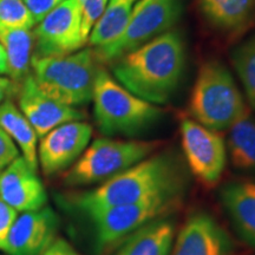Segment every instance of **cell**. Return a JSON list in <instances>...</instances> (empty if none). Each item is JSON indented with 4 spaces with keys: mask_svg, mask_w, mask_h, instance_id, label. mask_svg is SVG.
Wrapping results in <instances>:
<instances>
[{
    "mask_svg": "<svg viewBox=\"0 0 255 255\" xmlns=\"http://www.w3.org/2000/svg\"><path fill=\"white\" fill-rule=\"evenodd\" d=\"M19 156V149L12 138L0 128V170L5 169Z\"/></svg>",
    "mask_w": 255,
    "mask_h": 255,
    "instance_id": "28",
    "label": "cell"
},
{
    "mask_svg": "<svg viewBox=\"0 0 255 255\" xmlns=\"http://www.w3.org/2000/svg\"><path fill=\"white\" fill-rule=\"evenodd\" d=\"M18 216V212L0 199V250L4 251L8 233Z\"/></svg>",
    "mask_w": 255,
    "mask_h": 255,
    "instance_id": "26",
    "label": "cell"
},
{
    "mask_svg": "<svg viewBox=\"0 0 255 255\" xmlns=\"http://www.w3.org/2000/svg\"><path fill=\"white\" fill-rule=\"evenodd\" d=\"M59 219L50 207L21 213L8 233L4 252L8 255H41L56 240Z\"/></svg>",
    "mask_w": 255,
    "mask_h": 255,
    "instance_id": "13",
    "label": "cell"
},
{
    "mask_svg": "<svg viewBox=\"0 0 255 255\" xmlns=\"http://www.w3.org/2000/svg\"><path fill=\"white\" fill-rule=\"evenodd\" d=\"M98 59L92 49L65 56H32L33 78L40 91L68 107H82L92 101Z\"/></svg>",
    "mask_w": 255,
    "mask_h": 255,
    "instance_id": "4",
    "label": "cell"
},
{
    "mask_svg": "<svg viewBox=\"0 0 255 255\" xmlns=\"http://www.w3.org/2000/svg\"><path fill=\"white\" fill-rule=\"evenodd\" d=\"M14 90V82L12 79L0 76V104L8 100V97L13 94Z\"/></svg>",
    "mask_w": 255,
    "mask_h": 255,
    "instance_id": "30",
    "label": "cell"
},
{
    "mask_svg": "<svg viewBox=\"0 0 255 255\" xmlns=\"http://www.w3.org/2000/svg\"><path fill=\"white\" fill-rule=\"evenodd\" d=\"M171 218H159L138 229L121 242L114 255H170L176 235Z\"/></svg>",
    "mask_w": 255,
    "mask_h": 255,
    "instance_id": "17",
    "label": "cell"
},
{
    "mask_svg": "<svg viewBox=\"0 0 255 255\" xmlns=\"http://www.w3.org/2000/svg\"><path fill=\"white\" fill-rule=\"evenodd\" d=\"M227 155L237 170L255 174V119L247 109L228 128Z\"/></svg>",
    "mask_w": 255,
    "mask_h": 255,
    "instance_id": "19",
    "label": "cell"
},
{
    "mask_svg": "<svg viewBox=\"0 0 255 255\" xmlns=\"http://www.w3.org/2000/svg\"><path fill=\"white\" fill-rule=\"evenodd\" d=\"M92 127L82 121L60 124L41 137L38 163L46 176H53L71 167L88 148Z\"/></svg>",
    "mask_w": 255,
    "mask_h": 255,
    "instance_id": "11",
    "label": "cell"
},
{
    "mask_svg": "<svg viewBox=\"0 0 255 255\" xmlns=\"http://www.w3.org/2000/svg\"><path fill=\"white\" fill-rule=\"evenodd\" d=\"M157 148L158 143L152 141L97 138L64 174L63 182L68 187L102 184L154 154Z\"/></svg>",
    "mask_w": 255,
    "mask_h": 255,
    "instance_id": "7",
    "label": "cell"
},
{
    "mask_svg": "<svg viewBox=\"0 0 255 255\" xmlns=\"http://www.w3.org/2000/svg\"><path fill=\"white\" fill-rule=\"evenodd\" d=\"M92 102L96 126L108 137L138 135L163 115L161 108L133 95L102 68L95 79Z\"/></svg>",
    "mask_w": 255,
    "mask_h": 255,
    "instance_id": "3",
    "label": "cell"
},
{
    "mask_svg": "<svg viewBox=\"0 0 255 255\" xmlns=\"http://www.w3.org/2000/svg\"><path fill=\"white\" fill-rule=\"evenodd\" d=\"M138 0H109L107 8L95 27L88 43L100 49L114 41L122 33Z\"/></svg>",
    "mask_w": 255,
    "mask_h": 255,
    "instance_id": "22",
    "label": "cell"
},
{
    "mask_svg": "<svg viewBox=\"0 0 255 255\" xmlns=\"http://www.w3.org/2000/svg\"><path fill=\"white\" fill-rule=\"evenodd\" d=\"M0 199L17 212H32L45 207L47 194L37 170L23 156L0 173Z\"/></svg>",
    "mask_w": 255,
    "mask_h": 255,
    "instance_id": "15",
    "label": "cell"
},
{
    "mask_svg": "<svg viewBox=\"0 0 255 255\" xmlns=\"http://www.w3.org/2000/svg\"><path fill=\"white\" fill-rule=\"evenodd\" d=\"M0 25L32 30L36 23L24 0H0Z\"/></svg>",
    "mask_w": 255,
    "mask_h": 255,
    "instance_id": "24",
    "label": "cell"
},
{
    "mask_svg": "<svg viewBox=\"0 0 255 255\" xmlns=\"http://www.w3.org/2000/svg\"><path fill=\"white\" fill-rule=\"evenodd\" d=\"M37 57L65 56L87 45L82 37L78 0H65L37 24L33 31Z\"/></svg>",
    "mask_w": 255,
    "mask_h": 255,
    "instance_id": "10",
    "label": "cell"
},
{
    "mask_svg": "<svg viewBox=\"0 0 255 255\" xmlns=\"http://www.w3.org/2000/svg\"><path fill=\"white\" fill-rule=\"evenodd\" d=\"M0 128L19 146L30 167L38 170V135L20 109L9 100L0 104Z\"/></svg>",
    "mask_w": 255,
    "mask_h": 255,
    "instance_id": "20",
    "label": "cell"
},
{
    "mask_svg": "<svg viewBox=\"0 0 255 255\" xmlns=\"http://www.w3.org/2000/svg\"><path fill=\"white\" fill-rule=\"evenodd\" d=\"M181 142L190 173L203 186H216L227 163V146L223 137L194 120H183Z\"/></svg>",
    "mask_w": 255,
    "mask_h": 255,
    "instance_id": "9",
    "label": "cell"
},
{
    "mask_svg": "<svg viewBox=\"0 0 255 255\" xmlns=\"http://www.w3.org/2000/svg\"><path fill=\"white\" fill-rule=\"evenodd\" d=\"M19 109L40 138L60 124L84 119V115L78 109L64 105L43 94L31 73L21 82Z\"/></svg>",
    "mask_w": 255,
    "mask_h": 255,
    "instance_id": "14",
    "label": "cell"
},
{
    "mask_svg": "<svg viewBox=\"0 0 255 255\" xmlns=\"http://www.w3.org/2000/svg\"><path fill=\"white\" fill-rule=\"evenodd\" d=\"M186 167L173 151L151 154L95 189L64 196L70 208L88 215L110 207L130 205L171 190H186Z\"/></svg>",
    "mask_w": 255,
    "mask_h": 255,
    "instance_id": "1",
    "label": "cell"
},
{
    "mask_svg": "<svg viewBox=\"0 0 255 255\" xmlns=\"http://www.w3.org/2000/svg\"><path fill=\"white\" fill-rule=\"evenodd\" d=\"M41 255H81L69 242L63 239H56Z\"/></svg>",
    "mask_w": 255,
    "mask_h": 255,
    "instance_id": "29",
    "label": "cell"
},
{
    "mask_svg": "<svg viewBox=\"0 0 255 255\" xmlns=\"http://www.w3.org/2000/svg\"><path fill=\"white\" fill-rule=\"evenodd\" d=\"M232 62L250 105L255 110V36L233 51Z\"/></svg>",
    "mask_w": 255,
    "mask_h": 255,
    "instance_id": "23",
    "label": "cell"
},
{
    "mask_svg": "<svg viewBox=\"0 0 255 255\" xmlns=\"http://www.w3.org/2000/svg\"><path fill=\"white\" fill-rule=\"evenodd\" d=\"M7 58H6V53L4 47L0 44V75H7Z\"/></svg>",
    "mask_w": 255,
    "mask_h": 255,
    "instance_id": "31",
    "label": "cell"
},
{
    "mask_svg": "<svg viewBox=\"0 0 255 255\" xmlns=\"http://www.w3.org/2000/svg\"><path fill=\"white\" fill-rule=\"evenodd\" d=\"M0 44L4 47L9 77L13 82H23L30 75L33 32L30 28L6 27L0 25Z\"/></svg>",
    "mask_w": 255,
    "mask_h": 255,
    "instance_id": "21",
    "label": "cell"
},
{
    "mask_svg": "<svg viewBox=\"0 0 255 255\" xmlns=\"http://www.w3.org/2000/svg\"><path fill=\"white\" fill-rule=\"evenodd\" d=\"M220 199L239 237L255 248V182L240 181L226 184Z\"/></svg>",
    "mask_w": 255,
    "mask_h": 255,
    "instance_id": "16",
    "label": "cell"
},
{
    "mask_svg": "<svg viewBox=\"0 0 255 255\" xmlns=\"http://www.w3.org/2000/svg\"><path fill=\"white\" fill-rule=\"evenodd\" d=\"M183 194L184 190L164 191L139 202L110 207L85 215L92 222L96 250H114L148 223L171 216L182 205Z\"/></svg>",
    "mask_w": 255,
    "mask_h": 255,
    "instance_id": "6",
    "label": "cell"
},
{
    "mask_svg": "<svg viewBox=\"0 0 255 255\" xmlns=\"http://www.w3.org/2000/svg\"><path fill=\"white\" fill-rule=\"evenodd\" d=\"M182 14V0H138L122 33L94 50L98 62L113 63L159 34L171 30Z\"/></svg>",
    "mask_w": 255,
    "mask_h": 255,
    "instance_id": "8",
    "label": "cell"
},
{
    "mask_svg": "<svg viewBox=\"0 0 255 255\" xmlns=\"http://www.w3.org/2000/svg\"><path fill=\"white\" fill-rule=\"evenodd\" d=\"M186 60L184 38L171 28L111 64L120 84L142 100L161 105L177 91Z\"/></svg>",
    "mask_w": 255,
    "mask_h": 255,
    "instance_id": "2",
    "label": "cell"
},
{
    "mask_svg": "<svg viewBox=\"0 0 255 255\" xmlns=\"http://www.w3.org/2000/svg\"><path fill=\"white\" fill-rule=\"evenodd\" d=\"M234 241L213 215H190L175 235L170 255H233Z\"/></svg>",
    "mask_w": 255,
    "mask_h": 255,
    "instance_id": "12",
    "label": "cell"
},
{
    "mask_svg": "<svg viewBox=\"0 0 255 255\" xmlns=\"http://www.w3.org/2000/svg\"><path fill=\"white\" fill-rule=\"evenodd\" d=\"M207 20L223 33L239 34L255 19V0H197Z\"/></svg>",
    "mask_w": 255,
    "mask_h": 255,
    "instance_id": "18",
    "label": "cell"
},
{
    "mask_svg": "<svg viewBox=\"0 0 255 255\" xmlns=\"http://www.w3.org/2000/svg\"><path fill=\"white\" fill-rule=\"evenodd\" d=\"M65 0H24L36 25Z\"/></svg>",
    "mask_w": 255,
    "mask_h": 255,
    "instance_id": "27",
    "label": "cell"
},
{
    "mask_svg": "<svg viewBox=\"0 0 255 255\" xmlns=\"http://www.w3.org/2000/svg\"><path fill=\"white\" fill-rule=\"evenodd\" d=\"M229 70L219 60H207L197 72L189 113L195 122L215 131L227 130L247 109Z\"/></svg>",
    "mask_w": 255,
    "mask_h": 255,
    "instance_id": "5",
    "label": "cell"
},
{
    "mask_svg": "<svg viewBox=\"0 0 255 255\" xmlns=\"http://www.w3.org/2000/svg\"><path fill=\"white\" fill-rule=\"evenodd\" d=\"M109 0H78L82 18V37L88 44L92 28L97 24Z\"/></svg>",
    "mask_w": 255,
    "mask_h": 255,
    "instance_id": "25",
    "label": "cell"
}]
</instances>
